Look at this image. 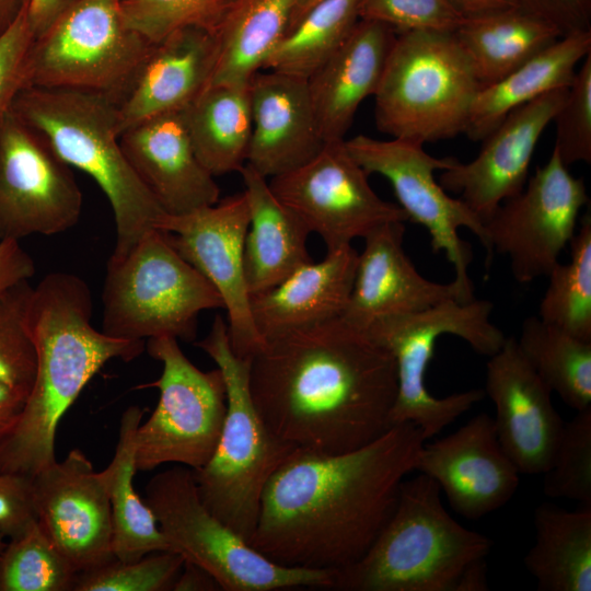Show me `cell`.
<instances>
[{
    "mask_svg": "<svg viewBox=\"0 0 591 591\" xmlns=\"http://www.w3.org/2000/svg\"><path fill=\"white\" fill-rule=\"evenodd\" d=\"M412 422L327 454L294 449L269 478L248 543L274 563L337 570L371 546L425 443Z\"/></svg>",
    "mask_w": 591,
    "mask_h": 591,
    "instance_id": "cell-1",
    "label": "cell"
},
{
    "mask_svg": "<svg viewBox=\"0 0 591 591\" xmlns=\"http://www.w3.org/2000/svg\"><path fill=\"white\" fill-rule=\"evenodd\" d=\"M248 383L267 427L293 449L344 453L392 427L395 359L341 316L264 340Z\"/></svg>",
    "mask_w": 591,
    "mask_h": 591,
    "instance_id": "cell-2",
    "label": "cell"
},
{
    "mask_svg": "<svg viewBox=\"0 0 591 591\" xmlns=\"http://www.w3.org/2000/svg\"><path fill=\"white\" fill-rule=\"evenodd\" d=\"M92 293L79 276L46 275L28 298L25 324L36 372L19 420L0 443V472L30 477L56 462L60 419L93 376L112 359L130 361L143 340L115 338L91 324Z\"/></svg>",
    "mask_w": 591,
    "mask_h": 591,
    "instance_id": "cell-3",
    "label": "cell"
},
{
    "mask_svg": "<svg viewBox=\"0 0 591 591\" xmlns=\"http://www.w3.org/2000/svg\"><path fill=\"white\" fill-rule=\"evenodd\" d=\"M37 130L71 167L86 173L114 213L111 257L128 254L165 215L127 160L119 141L117 103L96 92L26 86L11 109Z\"/></svg>",
    "mask_w": 591,
    "mask_h": 591,
    "instance_id": "cell-4",
    "label": "cell"
},
{
    "mask_svg": "<svg viewBox=\"0 0 591 591\" xmlns=\"http://www.w3.org/2000/svg\"><path fill=\"white\" fill-rule=\"evenodd\" d=\"M491 546V540L455 521L439 485L418 473L402 482L394 511L362 557L334 570L332 589L454 591L464 568Z\"/></svg>",
    "mask_w": 591,
    "mask_h": 591,
    "instance_id": "cell-5",
    "label": "cell"
},
{
    "mask_svg": "<svg viewBox=\"0 0 591 591\" xmlns=\"http://www.w3.org/2000/svg\"><path fill=\"white\" fill-rule=\"evenodd\" d=\"M195 345L222 372L227 413L209 461L193 471L207 509L250 541L256 528L263 491L294 450L277 438L260 417L250 392V358L235 355L228 323L216 315L207 336Z\"/></svg>",
    "mask_w": 591,
    "mask_h": 591,
    "instance_id": "cell-6",
    "label": "cell"
},
{
    "mask_svg": "<svg viewBox=\"0 0 591 591\" xmlns=\"http://www.w3.org/2000/svg\"><path fill=\"white\" fill-rule=\"evenodd\" d=\"M479 89L454 31L399 32L373 95L376 128L422 144L454 138Z\"/></svg>",
    "mask_w": 591,
    "mask_h": 591,
    "instance_id": "cell-7",
    "label": "cell"
},
{
    "mask_svg": "<svg viewBox=\"0 0 591 591\" xmlns=\"http://www.w3.org/2000/svg\"><path fill=\"white\" fill-rule=\"evenodd\" d=\"M493 308L487 300L462 303L452 299L421 312L381 317L363 328L395 359L397 391L391 426L412 422L427 440L485 397L479 389L436 397L426 386V374L442 335L460 337L479 355L496 354L506 337L490 321Z\"/></svg>",
    "mask_w": 591,
    "mask_h": 591,
    "instance_id": "cell-8",
    "label": "cell"
},
{
    "mask_svg": "<svg viewBox=\"0 0 591 591\" xmlns=\"http://www.w3.org/2000/svg\"><path fill=\"white\" fill-rule=\"evenodd\" d=\"M143 500L172 552L210 572L224 591L332 589L334 570L274 563L211 513L194 472L174 465L150 478Z\"/></svg>",
    "mask_w": 591,
    "mask_h": 591,
    "instance_id": "cell-9",
    "label": "cell"
},
{
    "mask_svg": "<svg viewBox=\"0 0 591 591\" xmlns=\"http://www.w3.org/2000/svg\"><path fill=\"white\" fill-rule=\"evenodd\" d=\"M102 332L120 339L196 338L197 316L223 309L215 287L171 245L147 233L125 256L109 257L102 292Z\"/></svg>",
    "mask_w": 591,
    "mask_h": 591,
    "instance_id": "cell-10",
    "label": "cell"
},
{
    "mask_svg": "<svg viewBox=\"0 0 591 591\" xmlns=\"http://www.w3.org/2000/svg\"><path fill=\"white\" fill-rule=\"evenodd\" d=\"M153 45L127 24L120 0H79L34 38L27 86L96 92L118 103Z\"/></svg>",
    "mask_w": 591,
    "mask_h": 591,
    "instance_id": "cell-11",
    "label": "cell"
},
{
    "mask_svg": "<svg viewBox=\"0 0 591 591\" xmlns=\"http://www.w3.org/2000/svg\"><path fill=\"white\" fill-rule=\"evenodd\" d=\"M146 348L161 362L162 372L158 380L137 386L160 392L155 409L136 431L137 471L167 463L199 470L217 447L227 413L222 372L198 369L173 336L149 338Z\"/></svg>",
    "mask_w": 591,
    "mask_h": 591,
    "instance_id": "cell-12",
    "label": "cell"
},
{
    "mask_svg": "<svg viewBox=\"0 0 591 591\" xmlns=\"http://www.w3.org/2000/svg\"><path fill=\"white\" fill-rule=\"evenodd\" d=\"M348 153L370 175L385 177L408 220L422 225L430 235L433 253L443 252L454 270L452 282L461 302L475 299L468 275L471 246L459 235L461 228L472 231L488 253L484 222L460 199L451 197L434 178V171L454 164V158H434L417 141L375 139L358 135L344 140Z\"/></svg>",
    "mask_w": 591,
    "mask_h": 591,
    "instance_id": "cell-13",
    "label": "cell"
},
{
    "mask_svg": "<svg viewBox=\"0 0 591 591\" xmlns=\"http://www.w3.org/2000/svg\"><path fill=\"white\" fill-rule=\"evenodd\" d=\"M588 202L583 179L572 176L553 149L546 164L484 223L487 262L495 251L507 256L520 283L547 277L573 237L579 213Z\"/></svg>",
    "mask_w": 591,
    "mask_h": 591,
    "instance_id": "cell-14",
    "label": "cell"
},
{
    "mask_svg": "<svg viewBox=\"0 0 591 591\" xmlns=\"http://www.w3.org/2000/svg\"><path fill=\"white\" fill-rule=\"evenodd\" d=\"M368 177L341 140L325 142L306 163L268 183L310 233L320 235L328 252L351 245L383 223L408 221L398 205L373 190Z\"/></svg>",
    "mask_w": 591,
    "mask_h": 591,
    "instance_id": "cell-15",
    "label": "cell"
},
{
    "mask_svg": "<svg viewBox=\"0 0 591 591\" xmlns=\"http://www.w3.org/2000/svg\"><path fill=\"white\" fill-rule=\"evenodd\" d=\"M82 202L71 166L11 111L0 126V239L68 231Z\"/></svg>",
    "mask_w": 591,
    "mask_h": 591,
    "instance_id": "cell-16",
    "label": "cell"
},
{
    "mask_svg": "<svg viewBox=\"0 0 591 591\" xmlns=\"http://www.w3.org/2000/svg\"><path fill=\"white\" fill-rule=\"evenodd\" d=\"M248 222L243 192L184 215L165 213L157 223L176 252L220 294L231 347L242 358H250L264 344L253 321L244 274Z\"/></svg>",
    "mask_w": 591,
    "mask_h": 591,
    "instance_id": "cell-17",
    "label": "cell"
},
{
    "mask_svg": "<svg viewBox=\"0 0 591 591\" xmlns=\"http://www.w3.org/2000/svg\"><path fill=\"white\" fill-rule=\"evenodd\" d=\"M32 480L38 522L77 572L115 558L109 499L81 450L72 449Z\"/></svg>",
    "mask_w": 591,
    "mask_h": 591,
    "instance_id": "cell-18",
    "label": "cell"
},
{
    "mask_svg": "<svg viewBox=\"0 0 591 591\" xmlns=\"http://www.w3.org/2000/svg\"><path fill=\"white\" fill-rule=\"evenodd\" d=\"M569 88V86H568ZM568 88L551 91L509 113L491 130L478 154L443 170L439 184L485 223L496 208L525 185L537 142L563 105Z\"/></svg>",
    "mask_w": 591,
    "mask_h": 591,
    "instance_id": "cell-19",
    "label": "cell"
},
{
    "mask_svg": "<svg viewBox=\"0 0 591 591\" xmlns=\"http://www.w3.org/2000/svg\"><path fill=\"white\" fill-rule=\"evenodd\" d=\"M432 478L452 509L478 520L515 494L520 473L498 441L494 418L482 413L453 433L422 444L415 468Z\"/></svg>",
    "mask_w": 591,
    "mask_h": 591,
    "instance_id": "cell-20",
    "label": "cell"
},
{
    "mask_svg": "<svg viewBox=\"0 0 591 591\" xmlns=\"http://www.w3.org/2000/svg\"><path fill=\"white\" fill-rule=\"evenodd\" d=\"M485 393L496 407L499 443L520 474H544L551 466L564 421L552 390L530 366L517 339L506 338L486 366Z\"/></svg>",
    "mask_w": 591,
    "mask_h": 591,
    "instance_id": "cell-21",
    "label": "cell"
},
{
    "mask_svg": "<svg viewBox=\"0 0 591 591\" xmlns=\"http://www.w3.org/2000/svg\"><path fill=\"white\" fill-rule=\"evenodd\" d=\"M404 222H386L368 233L344 320L363 329L374 320L425 311L448 300L461 302L454 283L418 273L404 250ZM463 303V302H462Z\"/></svg>",
    "mask_w": 591,
    "mask_h": 591,
    "instance_id": "cell-22",
    "label": "cell"
},
{
    "mask_svg": "<svg viewBox=\"0 0 591 591\" xmlns=\"http://www.w3.org/2000/svg\"><path fill=\"white\" fill-rule=\"evenodd\" d=\"M121 149L164 213L184 215L219 201L220 188L197 158L182 111L121 132Z\"/></svg>",
    "mask_w": 591,
    "mask_h": 591,
    "instance_id": "cell-23",
    "label": "cell"
},
{
    "mask_svg": "<svg viewBox=\"0 0 591 591\" xmlns=\"http://www.w3.org/2000/svg\"><path fill=\"white\" fill-rule=\"evenodd\" d=\"M248 88L252 135L245 164L269 179L306 163L320 152L325 141L306 79L260 70Z\"/></svg>",
    "mask_w": 591,
    "mask_h": 591,
    "instance_id": "cell-24",
    "label": "cell"
},
{
    "mask_svg": "<svg viewBox=\"0 0 591 591\" xmlns=\"http://www.w3.org/2000/svg\"><path fill=\"white\" fill-rule=\"evenodd\" d=\"M215 62L216 37L204 27H184L154 44L117 103L119 134L151 117L186 108L209 85Z\"/></svg>",
    "mask_w": 591,
    "mask_h": 591,
    "instance_id": "cell-25",
    "label": "cell"
},
{
    "mask_svg": "<svg viewBox=\"0 0 591 591\" xmlns=\"http://www.w3.org/2000/svg\"><path fill=\"white\" fill-rule=\"evenodd\" d=\"M395 36L389 25L361 19L344 44L308 79L325 142L345 140L360 104L379 86Z\"/></svg>",
    "mask_w": 591,
    "mask_h": 591,
    "instance_id": "cell-26",
    "label": "cell"
},
{
    "mask_svg": "<svg viewBox=\"0 0 591 591\" xmlns=\"http://www.w3.org/2000/svg\"><path fill=\"white\" fill-rule=\"evenodd\" d=\"M358 252L347 245L302 265L276 286L251 294V311L263 340L340 317L348 304Z\"/></svg>",
    "mask_w": 591,
    "mask_h": 591,
    "instance_id": "cell-27",
    "label": "cell"
},
{
    "mask_svg": "<svg viewBox=\"0 0 591 591\" xmlns=\"http://www.w3.org/2000/svg\"><path fill=\"white\" fill-rule=\"evenodd\" d=\"M250 209L244 274L250 294L263 292L312 262L310 231L271 190L268 178L245 164L241 171Z\"/></svg>",
    "mask_w": 591,
    "mask_h": 591,
    "instance_id": "cell-28",
    "label": "cell"
},
{
    "mask_svg": "<svg viewBox=\"0 0 591 591\" xmlns=\"http://www.w3.org/2000/svg\"><path fill=\"white\" fill-rule=\"evenodd\" d=\"M591 53V31L563 36L500 80L482 86L464 134L482 141L515 108L557 89L568 88L576 67Z\"/></svg>",
    "mask_w": 591,
    "mask_h": 591,
    "instance_id": "cell-29",
    "label": "cell"
},
{
    "mask_svg": "<svg viewBox=\"0 0 591 591\" xmlns=\"http://www.w3.org/2000/svg\"><path fill=\"white\" fill-rule=\"evenodd\" d=\"M454 33L480 88L506 77L561 37L553 25L521 7L463 20Z\"/></svg>",
    "mask_w": 591,
    "mask_h": 591,
    "instance_id": "cell-30",
    "label": "cell"
},
{
    "mask_svg": "<svg viewBox=\"0 0 591 591\" xmlns=\"http://www.w3.org/2000/svg\"><path fill=\"white\" fill-rule=\"evenodd\" d=\"M250 84H212L182 111L195 153L215 177L240 172L252 135Z\"/></svg>",
    "mask_w": 591,
    "mask_h": 591,
    "instance_id": "cell-31",
    "label": "cell"
},
{
    "mask_svg": "<svg viewBox=\"0 0 591 591\" xmlns=\"http://www.w3.org/2000/svg\"><path fill=\"white\" fill-rule=\"evenodd\" d=\"M142 416L143 409L135 405L123 413L114 456L100 472L111 503L113 554L120 560L171 551L153 512L134 487L135 436Z\"/></svg>",
    "mask_w": 591,
    "mask_h": 591,
    "instance_id": "cell-32",
    "label": "cell"
},
{
    "mask_svg": "<svg viewBox=\"0 0 591 591\" xmlns=\"http://www.w3.org/2000/svg\"><path fill=\"white\" fill-rule=\"evenodd\" d=\"M535 543L524 556L540 591L591 590V507L566 511L543 502L534 510Z\"/></svg>",
    "mask_w": 591,
    "mask_h": 591,
    "instance_id": "cell-33",
    "label": "cell"
},
{
    "mask_svg": "<svg viewBox=\"0 0 591 591\" xmlns=\"http://www.w3.org/2000/svg\"><path fill=\"white\" fill-rule=\"evenodd\" d=\"M297 0H242L213 32L216 62L209 85L250 84L287 33Z\"/></svg>",
    "mask_w": 591,
    "mask_h": 591,
    "instance_id": "cell-34",
    "label": "cell"
},
{
    "mask_svg": "<svg viewBox=\"0 0 591 591\" xmlns=\"http://www.w3.org/2000/svg\"><path fill=\"white\" fill-rule=\"evenodd\" d=\"M517 343L530 366L566 405L577 412L591 407V341L530 316Z\"/></svg>",
    "mask_w": 591,
    "mask_h": 591,
    "instance_id": "cell-35",
    "label": "cell"
},
{
    "mask_svg": "<svg viewBox=\"0 0 591 591\" xmlns=\"http://www.w3.org/2000/svg\"><path fill=\"white\" fill-rule=\"evenodd\" d=\"M361 0H320L287 31L262 70L309 79L344 44Z\"/></svg>",
    "mask_w": 591,
    "mask_h": 591,
    "instance_id": "cell-36",
    "label": "cell"
},
{
    "mask_svg": "<svg viewBox=\"0 0 591 591\" xmlns=\"http://www.w3.org/2000/svg\"><path fill=\"white\" fill-rule=\"evenodd\" d=\"M570 260L558 262L548 277L538 317L591 341V217L583 216L570 243Z\"/></svg>",
    "mask_w": 591,
    "mask_h": 591,
    "instance_id": "cell-37",
    "label": "cell"
},
{
    "mask_svg": "<svg viewBox=\"0 0 591 591\" xmlns=\"http://www.w3.org/2000/svg\"><path fill=\"white\" fill-rule=\"evenodd\" d=\"M76 576L38 521L0 553V591H71Z\"/></svg>",
    "mask_w": 591,
    "mask_h": 591,
    "instance_id": "cell-38",
    "label": "cell"
},
{
    "mask_svg": "<svg viewBox=\"0 0 591 591\" xmlns=\"http://www.w3.org/2000/svg\"><path fill=\"white\" fill-rule=\"evenodd\" d=\"M184 558L172 551L155 552L136 560L113 558L77 572L72 591H167Z\"/></svg>",
    "mask_w": 591,
    "mask_h": 591,
    "instance_id": "cell-39",
    "label": "cell"
},
{
    "mask_svg": "<svg viewBox=\"0 0 591 591\" xmlns=\"http://www.w3.org/2000/svg\"><path fill=\"white\" fill-rule=\"evenodd\" d=\"M543 475L547 497L591 507V407L564 422L554 460Z\"/></svg>",
    "mask_w": 591,
    "mask_h": 591,
    "instance_id": "cell-40",
    "label": "cell"
},
{
    "mask_svg": "<svg viewBox=\"0 0 591 591\" xmlns=\"http://www.w3.org/2000/svg\"><path fill=\"white\" fill-rule=\"evenodd\" d=\"M127 24L157 44L189 26L215 32L228 11V0H120Z\"/></svg>",
    "mask_w": 591,
    "mask_h": 591,
    "instance_id": "cell-41",
    "label": "cell"
},
{
    "mask_svg": "<svg viewBox=\"0 0 591 591\" xmlns=\"http://www.w3.org/2000/svg\"><path fill=\"white\" fill-rule=\"evenodd\" d=\"M32 289L24 281L0 296V382L27 395L36 372V352L25 324Z\"/></svg>",
    "mask_w": 591,
    "mask_h": 591,
    "instance_id": "cell-42",
    "label": "cell"
},
{
    "mask_svg": "<svg viewBox=\"0 0 591 591\" xmlns=\"http://www.w3.org/2000/svg\"><path fill=\"white\" fill-rule=\"evenodd\" d=\"M556 125L554 150L569 166L591 162V53L576 71L567 96L553 118Z\"/></svg>",
    "mask_w": 591,
    "mask_h": 591,
    "instance_id": "cell-43",
    "label": "cell"
},
{
    "mask_svg": "<svg viewBox=\"0 0 591 591\" xmlns=\"http://www.w3.org/2000/svg\"><path fill=\"white\" fill-rule=\"evenodd\" d=\"M359 16L394 31H455L463 21L447 0H361Z\"/></svg>",
    "mask_w": 591,
    "mask_h": 591,
    "instance_id": "cell-44",
    "label": "cell"
},
{
    "mask_svg": "<svg viewBox=\"0 0 591 591\" xmlns=\"http://www.w3.org/2000/svg\"><path fill=\"white\" fill-rule=\"evenodd\" d=\"M34 38L28 7L0 36V126L18 94L28 85V54Z\"/></svg>",
    "mask_w": 591,
    "mask_h": 591,
    "instance_id": "cell-45",
    "label": "cell"
},
{
    "mask_svg": "<svg viewBox=\"0 0 591 591\" xmlns=\"http://www.w3.org/2000/svg\"><path fill=\"white\" fill-rule=\"evenodd\" d=\"M37 521L32 477L0 472V533L14 538Z\"/></svg>",
    "mask_w": 591,
    "mask_h": 591,
    "instance_id": "cell-46",
    "label": "cell"
},
{
    "mask_svg": "<svg viewBox=\"0 0 591 591\" xmlns=\"http://www.w3.org/2000/svg\"><path fill=\"white\" fill-rule=\"evenodd\" d=\"M563 36L591 31V0H519Z\"/></svg>",
    "mask_w": 591,
    "mask_h": 591,
    "instance_id": "cell-47",
    "label": "cell"
},
{
    "mask_svg": "<svg viewBox=\"0 0 591 591\" xmlns=\"http://www.w3.org/2000/svg\"><path fill=\"white\" fill-rule=\"evenodd\" d=\"M34 273V260L20 245V241L0 239V296L28 281Z\"/></svg>",
    "mask_w": 591,
    "mask_h": 591,
    "instance_id": "cell-48",
    "label": "cell"
},
{
    "mask_svg": "<svg viewBox=\"0 0 591 591\" xmlns=\"http://www.w3.org/2000/svg\"><path fill=\"white\" fill-rule=\"evenodd\" d=\"M26 398V393L0 382V443L16 425Z\"/></svg>",
    "mask_w": 591,
    "mask_h": 591,
    "instance_id": "cell-49",
    "label": "cell"
},
{
    "mask_svg": "<svg viewBox=\"0 0 591 591\" xmlns=\"http://www.w3.org/2000/svg\"><path fill=\"white\" fill-rule=\"evenodd\" d=\"M79 0H30L28 20L34 36L44 33L47 27L69 7Z\"/></svg>",
    "mask_w": 591,
    "mask_h": 591,
    "instance_id": "cell-50",
    "label": "cell"
},
{
    "mask_svg": "<svg viewBox=\"0 0 591 591\" xmlns=\"http://www.w3.org/2000/svg\"><path fill=\"white\" fill-rule=\"evenodd\" d=\"M173 591H217L221 590L215 577L200 566L184 560L174 582Z\"/></svg>",
    "mask_w": 591,
    "mask_h": 591,
    "instance_id": "cell-51",
    "label": "cell"
},
{
    "mask_svg": "<svg viewBox=\"0 0 591 591\" xmlns=\"http://www.w3.org/2000/svg\"><path fill=\"white\" fill-rule=\"evenodd\" d=\"M462 19H474L520 7L519 0H447Z\"/></svg>",
    "mask_w": 591,
    "mask_h": 591,
    "instance_id": "cell-52",
    "label": "cell"
},
{
    "mask_svg": "<svg viewBox=\"0 0 591 591\" xmlns=\"http://www.w3.org/2000/svg\"><path fill=\"white\" fill-rule=\"evenodd\" d=\"M487 565L484 558L470 563L461 573L454 591H487Z\"/></svg>",
    "mask_w": 591,
    "mask_h": 591,
    "instance_id": "cell-53",
    "label": "cell"
},
{
    "mask_svg": "<svg viewBox=\"0 0 591 591\" xmlns=\"http://www.w3.org/2000/svg\"><path fill=\"white\" fill-rule=\"evenodd\" d=\"M30 0H0V36L28 7Z\"/></svg>",
    "mask_w": 591,
    "mask_h": 591,
    "instance_id": "cell-54",
    "label": "cell"
},
{
    "mask_svg": "<svg viewBox=\"0 0 591 591\" xmlns=\"http://www.w3.org/2000/svg\"><path fill=\"white\" fill-rule=\"evenodd\" d=\"M317 1L320 0H297L289 28Z\"/></svg>",
    "mask_w": 591,
    "mask_h": 591,
    "instance_id": "cell-55",
    "label": "cell"
},
{
    "mask_svg": "<svg viewBox=\"0 0 591 591\" xmlns=\"http://www.w3.org/2000/svg\"><path fill=\"white\" fill-rule=\"evenodd\" d=\"M4 536L0 533V553L2 548L4 547L5 543L3 542Z\"/></svg>",
    "mask_w": 591,
    "mask_h": 591,
    "instance_id": "cell-56",
    "label": "cell"
}]
</instances>
